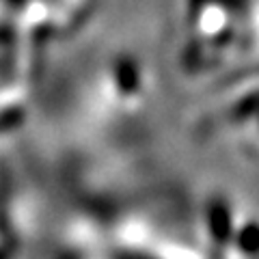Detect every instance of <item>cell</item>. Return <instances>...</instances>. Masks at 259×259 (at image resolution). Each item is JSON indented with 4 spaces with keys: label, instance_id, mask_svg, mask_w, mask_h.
Instances as JSON below:
<instances>
[]
</instances>
